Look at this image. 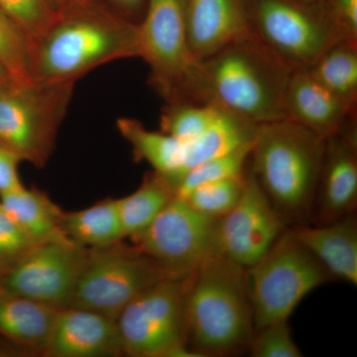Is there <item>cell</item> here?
Instances as JSON below:
<instances>
[{"mask_svg": "<svg viewBox=\"0 0 357 357\" xmlns=\"http://www.w3.org/2000/svg\"><path fill=\"white\" fill-rule=\"evenodd\" d=\"M292 73L252 34L194 62L176 102L213 105L256 126L280 121Z\"/></svg>", "mask_w": 357, "mask_h": 357, "instance_id": "6da1fadb", "label": "cell"}, {"mask_svg": "<svg viewBox=\"0 0 357 357\" xmlns=\"http://www.w3.org/2000/svg\"><path fill=\"white\" fill-rule=\"evenodd\" d=\"M325 145L289 119L257 126L248 168L288 227L311 220Z\"/></svg>", "mask_w": 357, "mask_h": 357, "instance_id": "7a4b0ae2", "label": "cell"}, {"mask_svg": "<svg viewBox=\"0 0 357 357\" xmlns=\"http://www.w3.org/2000/svg\"><path fill=\"white\" fill-rule=\"evenodd\" d=\"M139 58L138 23L102 1L58 18L34 52L35 81L74 83L91 70Z\"/></svg>", "mask_w": 357, "mask_h": 357, "instance_id": "3957f363", "label": "cell"}, {"mask_svg": "<svg viewBox=\"0 0 357 357\" xmlns=\"http://www.w3.org/2000/svg\"><path fill=\"white\" fill-rule=\"evenodd\" d=\"M187 342L204 357L248 349L255 332L246 268L211 255L191 277L185 292Z\"/></svg>", "mask_w": 357, "mask_h": 357, "instance_id": "277c9868", "label": "cell"}, {"mask_svg": "<svg viewBox=\"0 0 357 357\" xmlns=\"http://www.w3.org/2000/svg\"><path fill=\"white\" fill-rule=\"evenodd\" d=\"M255 328L289 321L305 298L335 280L287 227L259 261L246 269Z\"/></svg>", "mask_w": 357, "mask_h": 357, "instance_id": "5b68a950", "label": "cell"}, {"mask_svg": "<svg viewBox=\"0 0 357 357\" xmlns=\"http://www.w3.org/2000/svg\"><path fill=\"white\" fill-rule=\"evenodd\" d=\"M246 3L253 34L293 70L309 69L333 45L351 39L325 3L307 0H246Z\"/></svg>", "mask_w": 357, "mask_h": 357, "instance_id": "8992f818", "label": "cell"}, {"mask_svg": "<svg viewBox=\"0 0 357 357\" xmlns=\"http://www.w3.org/2000/svg\"><path fill=\"white\" fill-rule=\"evenodd\" d=\"M74 83H10L0 86V145L43 168L55 148Z\"/></svg>", "mask_w": 357, "mask_h": 357, "instance_id": "52a82bcc", "label": "cell"}, {"mask_svg": "<svg viewBox=\"0 0 357 357\" xmlns=\"http://www.w3.org/2000/svg\"><path fill=\"white\" fill-rule=\"evenodd\" d=\"M161 268L135 246L121 243L88 248L70 307L100 312L116 321L129 303L166 279Z\"/></svg>", "mask_w": 357, "mask_h": 357, "instance_id": "ba28073f", "label": "cell"}, {"mask_svg": "<svg viewBox=\"0 0 357 357\" xmlns=\"http://www.w3.org/2000/svg\"><path fill=\"white\" fill-rule=\"evenodd\" d=\"M185 280L166 278L141 292L116 319L123 354L176 357L187 342Z\"/></svg>", "mask_w": 357, "mask_h": 357, "instance_id": "9c48e42d", "label": "cell"}, {"mask_svg": "<svg viewBox=\"0 0 357 357\" xmlns=\"http://www.w3.org/2000/svg\"><path fill=\"white\" fill-rule=\"evenodd\" d=\"M218 218L195 210L174 197L134 246L151 258L174 280H185L213 252Z\"/></svg>", "mask_w": 357, "mask_h": 357, "instance_id": "30bf717a", "label": "cell"}, {"mask_svg": "<svg viewBox=\"0 0 357 357\" xmlns=\"http://www.w3.org/2000/svg\"><path fill=\"white\" fill-rule=\"evenodd\" d=\"M187 0H148L138 23L139 58L149 66L150 84L167 103L177 102L194 60L188 43Z\"/></svg>", "mask_w": 357, "mask_h": 357, "instance_id": "8fae6325", "label": "cell"}, {"mask_svg": "<svg viewBox=\"0 0 357 357\" xmlns=\"http://www.w3.org/2000/svg\"><path fill=\"white\" fill-rule=\"evenodd\" d=\"M86 252L69 238L36 244L0 279L2 288L55 309L70 307Z\"/></svg>", "mask_w": 357, "mask_h": 357, "instance_id": "7c38bea8", "label": "cell"}, {"mask_svg": "<svg viewBox=\"0 0 357 357\" xmlns=\"http://www.w3.org/2000/svg\"><path fill=\"white\" fill-rule=\"evenodd\" d=\"M287 227L248 164L241 199L229 213L218 220L213 255L248 269L266 255Z\"/></svg>", "mask_w": 357, "mask_h": 357, "instance_id": "4fadbf2b", "label": "cell"}, {"mask_svg": "<svg viewBox=\"0 0 357 357\" xmlns=\"http://www.w3.org/2000/svg\"><path fill=\"white\" fill-rule=\"evenodd\" d=\"M357 204V126L352 117L326 138L312 220L326 223L351 215Z\"/></svg>", "mask_w": 357, "mask_h": 357, "instance_id": "5bb4252c", "label": "cell"}, {"mask_svg": "<svg viewBox=\"0 0 357 357\" xmlns=\"http://www.w3.org/2000/svg\"><path fill=\"white\" fill-rule=\"evenodd\" d=\"M45 356L114 357L123 354L116 321L89 310H59Z\"/></svg>", "mask_w": 357, "mask_h": 357, "instance_id": "9a60e30c", "label": "cell"}, {"mask_svg": "<svg viewBox=\"0 0 357 357\" xmlns=\"http://www.w3.org/2000/svg\"><path fill=\"white\" fill-rule=\"evenodd\" d=\"M185 24L194 62L253 34L246 0H187Z\"/></svg>", "mask_w": 357, "mask_h": 357, "instance_id": "2e32d148", "label": "cell"}, {"mask_svg": "<svg viewBox=\"0 0 357 357\" xmlns=\"http://www.w3.org/2000/svg\"><path fill=\"white\" fill-rule=\"evenodd\" d=\"M285 109L287 119L325 139L356 116V107L333 96L307 70H295L291 74L286 89Z\"/></svg>", "mask_w": 357, "mask_h": 357, "instance_id": "e0dca14e", "label": "cell"}, {"mask_svg": "<svg viewBox=\"0 0 357 357\" xmlns=\"http://www.w3.org/2000/svg\"><path fill=\"white\" fill-rule=\"evenodd\" d=\"M289 227L335 280L357 285V220L354 213L330 222Z\"/></svg>", "mask_w": 357, "mask_h": 357, "instance_id": "ac0fdd59", "label": "cell"}, {"mask_svg": "<svg viewBox=\"0 0 357 357\" xmlns=\"http://www.w3.org/2000/svg\"><path fill=\"white\" fill-rule=\"evenodd\" d=\"M116 124L122 137L132 148L136 161L147 162L175 192L176 185L184 175L185 143L163 131L149 130L131 117H121Z\"/></svg>", "mask_w": 357, "mask_h": 357, "instance_id": "d6986e66", "label": "cell"}, {"mask_svg": "<svg viewBox=\"0 0 357 357\" xmlns=\"http://www.w3.org/2000/svg\"><path fill=\"white\" fill-rule=\"evenodd\" d=\"M58 311L37 301L2 293L0 335L44 354Z\"/></svg>", "mask_w": 357, "mask_h": 357, "instance_id": "ffe728a7", "label": "cell"}, {"mask_svg": "<svg viewBox=\"0 0 357 357\" xmlns=\"http://www.w3.org/2000/svg\"><path fill=\"white\" fill-rule=\"evenodd\" d=\"M0 204L7 215L37 243L68 238L61 229L63 211L39 190L23 185L0 195Z\"/></svg>", "mask_w": 357, "mask_h": 357, "instance_id": "44dd1931", "label": "cell"}, {"mask_svg": "<svg viewBox=\"0 0 357 357\" xmlns=\"http://www.w3.org/2000/svg\"><path fill=\"white\" fill-rule=\"evenodd\" d=\"M61 229L68 238L86 248H107L124 238L116 199H103L84 210L63 211Z\"/></svg>", "mask_w": 357, "mask_h": 357, "instance_id": "7402d4cb", "label": "cell"}, {"mask_svg": "<svg viewBox=\"0 0 357 357\" xmlns=\"http://www.w3.org/2000/svg\"><path fill=\"white\" fill-rule=\"evenodd\" d=\"M174 197L175 192L165 178L154 171L146 174L135 192L116 199L124 238L142 234Z\"/></svg>", "mask_w": 357, "mask_h": 357, "instance_id": "603a6c76", "label": "cell"}, {"mask_svg": "<svg viewBox=\"0 0 357 357\" xmlns=\"http://www.w3.org/2000/svg\"><path fill=\"white\" fill-rule=\"evenodd\" d=\"M307 70L333 96L347 105L356 107V40L344 39L333 45Z\"/></svg>", "mask_w": 357, "mask_h": 357, "instance_id": "cb8c5ba5", "label": "cell"}, {"mask_svg": "<svg viewBox=\"0 0 357 357\" xmlns=\"http://www.w3.org/2000/svg\"><path fill=\"white\" fill-rule=\"evenodd\" d=\"M225 110L208 105L167 103L160 119L161 131L182 142H191L213 128Z\"/></svg>", "mask_w": 357, "mask_h": 357, "instance_id": "d4e9b609", "label": "cell"}, {"mask_svg": "<svg viewBox=\"0 0 357 357\" xmlns=\"http://www.w3.org/2000/svg\"><path fill=\"white\" fill-rule=\"evenodd\" d=\"M0 65L14 83L35 82L34 50L24 32L0 9Z\"/></svg>", "mask_w": 357, "mask_h": 357, "instance_id": "484cf974", "label": "cell"}, {"mask_svg": "<svg viewBox=\"0 0 357 357\" xmlns=\"http://www.w3.org/2000/svg\"><path fill=\"white\" fill-rule=\"evenodd\" d=\"M252 143L220 155L195 166L183 176L175 187V196L184 199L199 185L223 180V178L238 177L245 173L250 156Z\"/></svg>", "mask_w": 357, "mask_h": 357, "instance_id": "4316f807", "label": "cell"}, {"mask_svg": "<svg viewBox=\"0 0 357 357\" xmlns=\"http://www.w3.org/2000/svg\"><path fill=\"white\" fill-rule=\"evenodd\" d=\"M244 183L245 173L238 177L223 178L199 185L184 199L199 213L220 218L229 213L239 201Z\"/></svg>", "mask_w": 357, "mask_h": 357, "instance_id": "83f0119b", "label": "cell"}, {"mask_svg": "<svg viewBox=\"0 0 357 357\" xmlns=\"http://www.w3.org/2000/svg\"><path fill=\"white\" fill-rule=\"evenodd\" d=\"M0 9L24 32L35 52L58 16L45 0H0Z\"/></svg>", "mask_w": 357, "mask_h": 357, "instance_id": "f1b7e54d", "label": "cell"}, {"mask_svg": "<svg viewBox=\"0 0 357 357\" xmlns=\"http://www.w3.org/2000/svg\"><path fill=\"white\" fill-rule=\"evenodd\" d=\"M252 357H302L294 342L288 321H275L255 328L248 345Z\"/></svg>", "mask_w": 357, "mask_h": 357, "instance_id": "f546056e", "label": "cell"}, {"mask_svg": "<svg viewBox=\"0 0 357 357\" xmlns=\"http://www.w3.org/2000/svg\"><path fill=\"white\" fill-rule=\"evenodd\" d=\"M36 244L38 243L7 215L0 204V279Z\"/></svg>", "mask_w": 357, "mask_h": 357, "instance_id": "4dcf8cb0", "label": "cell"}, {"mask_svg": "<svg viewBox=\"0 0 357 357\" xmlns=\"http://www.w3.org/2000/svg\"><path fill=\"white\" fill-rule=\"evenodd\" d=\"M325 6L344 34L357 40V0H325Z\"/></svg>", "mask_w": 357, "mask_h": 357, "instance_id": "1f68e13d", "label": "cell"}, {"mask_svg": "<svg viewBox=\"0 0 357 357\" xmlns=\"http://www.w3.org/2000/svg\"><path fill=\"white\" fill-rule=\"evenodd\" d=\"M22 159L8 148L0 145V195L15 191L23 187L18 166Z\"/></svg>", "mask_w": 357, "mask_h": 357, "instance_id": "d6a6232c", "label": "cell"}, {"mask_svg": "<svg viewBox=\"0 0 357 357\" xmlns=\"http://www.w3.org/2000/svg\"><path fill=\"white\" fill-rule=\"evenodd\" d=\"M112 7V10L122 17L139 23L144 15L148 0H105Z\"/></svg>", "mask_w": 357, "mask_h": 357, "instance_id": "836d02e7", "label": "cell"}, {"mask_svg": "<svg viewBox=\"0 0 357 357\" xmlns=\"http://www.w3.org/2000/svg\"><path fill=\"white\" fill-rule=\"evenodd\" d=\"M58 18L84 7L91 6L100 0H45Z\"/></svg>", "mask_w": 357, "mask_h": 357, "instance_id": "e575fe53", "label": "cell"}, {"mask_svg": "<svg viewBox=\"0 0 357 357\" xmlns=\"http://www.w3.org/2000/svg\"><path fill=\"white\" fill-rule=\"evenodd\" d=\"M10 83H14L13 77H11L9 73L0 65V86H6V84Z\"/></svg>", "mask_w": 357, "mask_h": 357, "instance_id": "d590c367", "label": "cell"}, {"mask_svg": "<svg viewBox=\"0 0 357 357\" xmlns=\"http://www.w3.org/2000/svg\"><path fill=\"white\" fill-rule=\"evenodd\" d=\"M307 1L319 2V3H325V0H307Z\"/></svg>", "mask_w": 357, "mask_h": 357, "instance_id": "8d00e7d4", "label": "cell"}, {"mask_svg": "<svg viewBox=\"0 0 357 357\" xmlns=\"http://www.w3.org/2000/svg\"><path fill=\"white\" fill-rule=\"evenodd\" d=\"M2 293H4V290L3 288H2L1 282H0V295H1Z\"/></svg>", "mask_w": 357, "mask_h": 357, "instance_id": "74e56055", "label": "cell"}]
</instances>
